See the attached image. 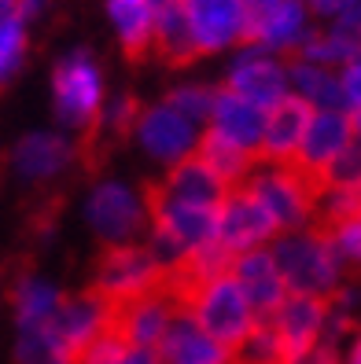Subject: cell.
<instances>
[{
	"instance_id": "6da1fadb",
	"label": "cell",
	"mask_w": 361,
	"mask_h": 364,
	"mask_svg": "<svg viewBox=\"0 0 361 364\" xmlns=\"http://www.w3.org/2000/svg\"><path fill=\"white\" fill-rule=\"evenodd\" d=\"M273 254H277V265L284 272L291 294L332 298L339 291V284H343L347 262L339 258L328 228H321V225L281 232L273 240Z\"/></svg>"
},
{
	"instance_id": "7a4b0ae2",
	"label": "cell",
	"mask_w": 361,
	"mask_h": 364,
	"mask_svg": "<svg viewBox=\"0 0 361 364\" xmlns=\"http://www.w3.org/2000/svg\"><path fill=\"white\" fill-rule=\"evenodd\" d=\"M181 309L192 313V320L210 331L218 342H225L229 350H236L240 342L258 328V313H254L251 298L244 294L240 280L232 272H221L214 280H206L192 287L181 298Z\"/></svg>"
},
{
	"instance_id": "3957f363",
	"label": "cell",
	"mask_w": 361,
	"mask_h": 364,
	"mask_svg": "<svg viewBox=\"0 0 361 364\" xmlns=\"http://www.w3.org/2000/svg\"><path fill=\"white\" fill-rule=\"evenodd\" d=\"M254 196L262 199V206L273 213L281 232L310 228L317 221V199H321V184L310 181L299 166H273L258 162L247 184Z\"/></svg>"
},
{
	"instance_id": "277c9868",
	"label": "cell",
	"mask_w": 361,
	"mask_h": 364,
	"mask_svg": "<svg viewBox=\"0 0 361 364\" xmlns=\"http://www.w3.org/2000/svg\"><path fill=\"white\" fill-rule=\"evenodd\" d=\"M166 287V269L155 262V254L137 243H118L100 258V272H96V291L103 298H111L115 306L140 298L147 291Z\"/></svg>"
},
{
	"instance_id": "5b68a950",
	"label": "cell",
	"mask_w": 361,
	"mask_h": 364,
	"mask_svg": "<svg viewBox=\"0 0 361 364\" xmlns=\"http://www.w3.org/2000/svg\"><path fill=\"white\" fill-rule=\"evenodd\" d=\"M52 89H56V114H59L63 125L81 129V125H93L100 118L103 77H100L89 52H70L63 59L56 67Z\"/></svg>"
},
{
	"instance_id": "8992f818",
	"label": "cell",
	"mask_w": 361,
	"mask_h": 364,
	"mask_svg": "<svg viewBox=\"0 0 361 364\" xmlns=\"http://www.w3.org/2000/svg\"><path fill=\"white\" fill-rule=\"evenodd\" d=\"M277 235L281 228L273 221V213L262 206V199L251 188H232L225 203L218 206V243L229 247L232 254L258 250Z\"/></svg>"
},
{
	"instance_id": "52a82bcc",
	"label": "cell",
	"mask_w": 361,
	"mask_h": 364,
	"mask_svg": "<svg viewBox=\"0 0 361 364\" xmlns=\"http://www.w3.org/2000/svg\"><path fill=\"white\" fill-rule=\"evenodd\" d=\"M177 313H181V298L169 287H159V291H147L140 298H130V302L115 306V331L130 346L159 350L166 331L174 328Z\"/></svg>"
},
{
	"instance_id": "ba28073f",
	"label": "cell",
	"mask_w": 361,
	"mask_h": 364,
	"mask_svg": "<svg viewBox=\"0 0 361 364\" xmlns=\"http://www.w3.org/2000/svg\"><path fill=\"white\" fill-rule=\"evenodd\" d=\"M137 136L144 144V151L166 162V166H177L181 159L196 155L199 147V122H192L188 114H181L174 103H159V107H147L137 122Z\"/></svg>"
},
{
	"instance_id": "9c48e42d",
	"label": "cell",
	"mask_w": 361,
	"mask_h": 364,
	"mask_svg": "<svg viewBox=\"0 0 361 364\" xmlns=\"http://www.w3.org/2000/svg\"><path fill=\"white\" fill-rule=\"evenodd\" d=\"M350 147H354V114L350 111H313V118L306 125V136H303V147H299V155H295L291 166H299L310 181L321 184L328 166L339 155H347Z\"/></svg>"
},
{
	"instance_id": "30bf717a",
	"label": "cell",
	"mask_w": 361,
	"mask_h": 364,
	"mask_svg": "<svg viewBox=\"0 0 361 364\" xmlns=\"http://www.w3.org/2000/svg\"><path fill=\"white\" fill-rule=\"evenodd\" d=\"M89 225L108 240L111 247L118 243H133V235L152 221L147 218V199L137 196L133 188H125V184H100L93 196H89Z\"/></svg>"
},
{
	"instance_id": "8fae6325",
	"label": "cell",
	"mask_w": 361,
	"mask_h": 364,
	"mask_svg": "<svg viewBox=\"0 0 361 364\" xmlns=\"http://www.w3.org/2000/svg\"><path fill=\"white\" fill-rule=\"evenodd\" d=\"M225 89L240 92L244 100H251V103L266 107V111H273L281 100L291 96V74H288V67L281 63L277 52H266V48H254L251 45V52H244L229 67Z\"/></svg>"
},
{
	"instance_id": "7c38bea8",
	"label": "cell",
	"mask_w": 361,
	"mask_h": 364,
	"mask_svg": "<svg viewBox=\"0 0 361 364\" xmlns=\"http://www.w3.org/2000/svg\"><path fill=\"white\" fill-rule=\"evenodd\" d=\"M269 320H273V328H277L281 338H284L288 364H295V360H303L313 346H321V342H325V331H328V298L291 294Z\"/></svg>"
},
{
	"instance_id": "4fadbf2b",
	"label": "cell",
	"mask_w": 361,
	"mask_h": 364,
	"mask_svg": "<svg viewBox=\"0 0 361 364\" xmlns=\"http://www.w3.org/2000/svg\"><path fill=\"white\" fill-rule=\"evenodd\" d=\"M232 276H236L244 294L251 298V306H254V313H258V320H269L291 298L288 280H284V272L277 265L273 247H258V250L236 254V262H232Z\"/></svg>"
},
{
	"instance_id": "5bb4252c",
	"label": "cell",
	"mask_w": 361,
	"mask_h": 364,
	"mask_svg": "<svg viewBox=\"0 0 361 364\" xmlns=\"http://www.w3.org/2000/svg\"><path fill=\"white\" fill-rule=\"evenodd\" d=\"M199 52H221L247 37L244 0H181Z\"/></svg>"
},
{
	"instance_id": "9a60e30c",
	"label": "cell",
	"mask_w": 361,
	"mask_h": 364,
	"mask_svg": "<svg viewBox=\"0 0 361 364\" xmlns=\"http://www.w3.org/2000/svg\"><path fill=\"white\" fill-rule=\"evenodd\" d=\"M115 328V302L103 298L100 291L93 294H78V298H63V306L56 313V335L63 338L74 357L96 342L100 335H108Z\"/></svg>"
},
{
	"instance_id": "2e32d148",
	"label": "cell",
	"mask_w": 361,
	"mask_h": 364,
	"mask_svg": "<svg viewBox=\"0 0 361 364\" xmlns=\"http://www.w3.org/2000/svg\"><path fill=\"white\" fill-rule=\"evenodd\" d=\"M210 129L218 136H225L229 144L244 147V151L258 155L262 151V140H266V125H269V111L258 103L244 100L240 92L232 89H218L214 100V111H210Z\"/></svg>"
},
{
	"instance_id": "e0dca14e",
	"label": "cell",
	"mask_w": 361,
	"mask_h": 364,
	"mask_svg": "<svg viewBox=\"0 0 361 364\" xmlns=\"http://www.w3.org/2000/svg\"><path fill=\"white\" fill-rule=\"evenodd\" d=\"M313 118V107L299 96H288L269 111V125H266V140H262V151L258 162H273V166H291L295 155L303 147L306 136V125Z\"/></svg>"
},
{
	"instance_id": "ac0fdd59",
	"label": "cell",
	"mask_w": 361,
	"mask_h": 364,
	"mask_svg": "<svg viewBox=\"0 0 361 364\" xmlns=\"http://www.w3.org/2000/svg\"><path fill=\"white\" fill-rule=\"evenodd\" d=\"M159 360L162 364H232V350L210 331H203L192 320V313L181 309L159 346Z\"/></svg>"
},
{
	"instance_id": "d6986e66",
	"label": "cell",
	"mask_w": 361,
	"mask_h": 364,
	"mask_svg": "<svg viewBox=\"0 0 361 364\" xmlns=\"http://www.w3.org/2000/svg\"><path fill=\"white\" fill-rule=\"evenodd\" d=\"M310 37V15H306V0H284L266 23H258L247 33V45L266 48V52H299Z\"/></svg>"
},
{
	"instance_id": "ffe728a7",
	"label": "cell",
	"mask_w": 361,
	"mask_h": 364,
	"mask_svg": "<svg viewBox=\"0 0 361 364\" xmlns=\"http://www.w3.org/2000/svg\"><path fill=\"white\" fill-rule=\"evenodd\" d=\"M162 188H166L174 199L192 203V206H221L225 196L232 191L199 155H188V159H181L177 166H169V177L162 181Z\"/></svg>"
},
{
	"instance_id": "44dd1931",
	"label": "cell",
	"mask_w": 361,
	"mask_h": 364,
	"mask_svg": "<svg viewBox=\"0 0 361 364\" xmlns=\"http://www.w3.org/2000/svg\"><path fill=\"white\" fill-rule=\"evenodd\" d=\"M291 74V92L306 100L313 111H350L347 96H343V81L332 67H321V63H306L295 55V63L288 67Z\"/></svg>"
},
{
	"instance_id": "7402d4cb",
	"label": "cell",
	"mask_w": 361,
	"mask_h": 364,
	"mask_svg": "<svg viewBox=\"0 0 361 364\" xmlns=\"http://www.w3.org/2000/svg\"><path fill=\"white\" fill-rule=\"evenodd\" d=\"M111 23L130 59H144L155 48V4L152 0H108Z\"/></svg>"
},
{
	"instance_id": "603a6c76",
	"label": "cell",
	"mask_w": 361,
	"mask_h": 364,
	"mask_svg": "<svg viewBox=\"0 0 361 364\" xmlns=\"http://www.w3.org/2000/svg\"><path fill=\"white\" fill-rule=\"evenodd\" d=\"M155 52L174 63V67H184L192 63L199 52L196 45V33L188 26V15H184V4H169V8H159L155 11Z\"/></svg>"
},
{
	"instance_id": "cb8c5ba5",
	"label": "cell",
	"mask_w": 361,
	"mask_h": 364,
	"mask_svg": "<svg viewBox=\"0 0 361 364\" xmlns=\"http://www.w3.org/2000/svg\"><path fill=\"white\" fill-rule=\"evenodd\" d=\"M196 155H199L210 169H214V173H218L229 188H244L247 177L254 173V166H258V155H251V151H244V147L229 144V140L218 136L214 129H206V133L199 136Z\"/></svg>"
},
{
	"instance_id": "d4e9b609",
	"label": "cell",
	"mask_w": 361,
	"mask_h": 364,
	"mask_svg": "<svg viewBox=\"0 0 361 364\" xmlns=\"http://www.w3.org/2000/svg\"><path fill=\"white\" fill-rule=\"evenodd\" d=\"M70 162V144L67 140H59L52 133H33L26 136L23 144H19V151H15V166H19V173L23 177H52L56 169H63Z\"/></svg>"
},
{
	"instance_id": "484cf974",
	"label": "cell",
	"mask_w": 361,
	"mask_h": 364,
	"mask_svg": "<svg viewBox=\"0 0 361 364\" xmlns=\"http://www.w3.org/2000/svg\"><path fill=\"white\" fill-rule=\"evenodd\" d=\"M63 306V294L48 280H23L15 287V328H41L52 324Z\"/></svg>"
},
{
	"instance_id": "4316f807",
	"label": "cell",
	"mask_w": 361,
	"mask_h": 364,
	"mask_svg": "<svg viewBox=\"0 0 361 364\" xmlns=\"http://www.w3.org/2000/svg\"><path fill=\"white\" fill-rule=\"evenodd\" d=\"M15 360L19 364H78V357L56 335V320L52 324H41V328H19Z\"/></svg>"
},
{
	"instance_id": "83f0119b",
	"label": "cell",
	"mask_w": 361,
	"mask_h": 364,
	"mask_svg": "<svg viewBox=\"0 0 361 364\" xmlns=\"http://www.w3.org/2000/svg\"><path fill=\"white\" fill-rule=\"evenodd\" d=\"M295 55L306 63H321V67H347L354 55H361V41L350 37L343 26H332L325 33H310Z\"/></svg>"
},
{
	"instance_id": "f1b7e54d",
	"label": "cell",
	"mask_w": 361,
	"mask_h": 364,
	"mask_svg": "<svg viewBox=\"0 0 361 364\" xmlns=\"http://www.w3.org/2000/svg\"><path fill=\"white\" fill-rule=\"evenodd\" d=\"M232 364H288L284 338L273 328V320H258V328L232 350Z\"/></svg>"
},
{
	"instance_id": "f546056e",
	"label": "cell",
	"mask_w": 361,
	"mask_h": 364,
	"mask_svg": "<svg viewBox=\"0 0 361 364\" xmlns=\"http://www.w3.org/2000/svg\"><path fill=\"white\" fill-rule=\"evenodd\" d=\"M214 100H218V89H203V85H188V89H177L169 92L166 103H174L181 114H188L192 122H210V111H214Z\"/></svg>"
},
{
	"instance_id": "4dcf8cb0",
	"label": "cell",
	"mask_w": 361,
	"mask_h": 364,
	"mask_svg": "<svg viewBox=\"0 0 361 364\" xmlns=\"http://www.w3.org/2000/svg\"><path fill=\"white\" fill-rule=\"evenodd\" d=\"M325 188H350V191H361V151L357 147H350L347 155H339L332 166H328V173L321 181ZM321 188V191H325Z\"/></svg>"
},
{
	"instance_id": "1f68e13d",
	"label": "cell",
	"mask_w": 361,
	"mask_h": 364,
	"mask_svg": "<svg viewBox=\"0 0 361 364\" xmlns=\"http://www.w3.org/2000/svg\"><path fill=\"white\" fill-rule=\"evenodd\" d=\"M26 23H15L8 30H0V81H8L19 63H23V52H26V33H23Z\"/></svg>"
},
{
	"instance_id": "d6a6232c",
	"label": "cell",
	"mask_w": 361,
	"mask_h": 364,
	"mask_svg": "<svg viewBox=\"0 0 361 364\" xmlns=\"http://www.w3.org/2000/svg\"><path fill=\"white\" fill-rule=\"evenodd\" d=\"M328 235H332V243L339 250V258H343L347 265H354V269H361V218H350L343 225L328 228Z\"/></svg>"
},
{
	"instance_id": "836d02e7",
	"label": "cell",
	"mask_w": 361,
	"mask_h": 364,
	"mask_svg": "<svg viewBox=\"0 0 361 364\" xmlns=\"http://www.w3.org/2000/svg\"><path fill=\"white\" fill-rule=\"evenodd\" d=\"M140 107L130 100V96H122V100H115L111 107H108V114H103V125H108V129H115V133H125L130 129V125H137L140 122Z\"/></svg>"
},
{
	"instance_id": "e575fe53",
	"label": "cell",
	"mask_w": 361,
	"mask_h": 364,
	"mask_svg": "<svg viewBox=\"0 0 361 364\" xmlns=\"http://www.w3.org/2000/svg\"><path fill=\"white\" fill-rule=\"evenodd\" d=\"M339 81H343V96L350 111H361V55H354L343 70H339Z\"/></svg>"
},
{
	"instance_id": "d590c367",
	"label": "cell",
	"mask_w": 361,
	"mask_h": 364,
	"mask_svg": "<svg viewBox=\"0 0 361 364\" xmlns=\"http://www.w3.org/2000/svg\"><path fill=\"white\" fill-rule=\"evenodd\" d=\"M284 4V0H244V15H247V33L254 30V26H258V23H266V18L273 15V11H277ZM247 41V37H244Z\"/></svg>"
},
{
	"instance_id": "8d00e7d4",
	"label": "cell",
	"mask_w": 361,
	"mask_h": 364,
	"mask_svg": "<svg viewBox=\"0 0 361 364\" xmlns=\"http://www.w3.org/2000/svg\"><path fill=\"white\" fill-rule=\"evenodd\" d=\"M295 364H343V357H339V342H321V346H313L303 360H295Z\"/></svg>"
},
{
	"instance_id": "74e56055",
	"label": "cell",
	"mask_w": 361,
	"mask_h": 364,
	"mask_svg": "<svg viewBox=\"0 0 361 364\" xmlns=\"http://www.w3.org/2000/svg\"><path fill=\"white\" fill-rule=\"evenodd\" d=\"M306 4L317 11V15H325V18H343L357 0H306Z\"/></svg>"
},
{
	"instance_id": "f35d334b",
	"label": "cell",
	"mask_w": 361,
	"mask_h": 364,
	"mask_svg": "<svg viewBox=\"0 0 361 364\" xmlns=\"http://www.w3.org/2000/svg\"><path fill=\"white\" fill-rule=\"evenodd\" d=\"M115 364H162L159 350H140V346H125V353Z\"/></svg>"
},
{
	"instance_id": "ab89813d",
	"label": "cell",
	"mask_w": 361,
	"mask_h": 364,
	"mask_svg": "<svg viewBox=\"0 0 361 364\" xmlns=\"http://www.w3.org/2000/svg\"><path fill=\"white\" fill-rule=\"evenodd\" d=\"M15 23H26L23 18V0H0V30H8Z\"/></svg>"
},
{
	"instance_id": "60d3db41",
	"label": "cell",
	"mask_w": 361,
	"mask_h": 364,
	"mask_svg": "<svg viewBox=\"0 0 361 364\" xmlns=\"http://www.w3.org/2000/svg\"><path fill=\"white\" fill-rule=\"evenodd\" d=\"M335 26H343L350 37H357V41H361V0H357V4H354L343 18H335Z\"/></svg>"
},
{
	"instance_id": "b9f144b4",
	"label": "cell",
	"mask_w": 361,
	"mask_h": 364,
	"mask_svg": "<svg viewBox=\"0 0 361 364\" xmlns=\"http://www.w3.org/2000/svg\"><path fill=\"white\" fill-rule=\"evenodd\" d=\"M343 364H361V338L350 342V350L343 353Z\"/></svg>"
},
{
	"instance_id": "7bdbcfd3",
	"label": "cell",
	"mask_w": 361,
	"mask_h": 364,
	"mask_svg": "<svg viewBox=\"0 0 361 364\" xmlns=\"http://www.w3.org/2000/svg\"><path fill=\"white\" fill-rule=\"evenodd\" d=\"M354 114V147L361 151V111H350Z\"/></svg>"
},
{
	"instance_id": "ee69618b",
	"label": "cell",
	"mask_w": 361,
	"mask_h": 364,
	"mask_svg": "<svg viewBox=\"0 0 361 364\" xmlns=\"http://www.w3.org/2000/svg\"><path fill=\"white\" fill-rule=\"evenodd\" d=\"M152 4H155V11H159V8H169V4H181V0H152Z\"/></svg>"
},
{
	"instance_id": "f6af8a7d",
	"label": "cell",
	"mask_w": 361,
	"mask_h": 364,
	"mask_svg": "<svg viewBox=\"0 0 361 364\" xmlns=\"http://www.w3.org/2000/svg\"><path fill=\"white\" fill-rule=\"evenodd\" d=\"M357 218H361V210H357Z\"/></svg>"
}]
</instances>
